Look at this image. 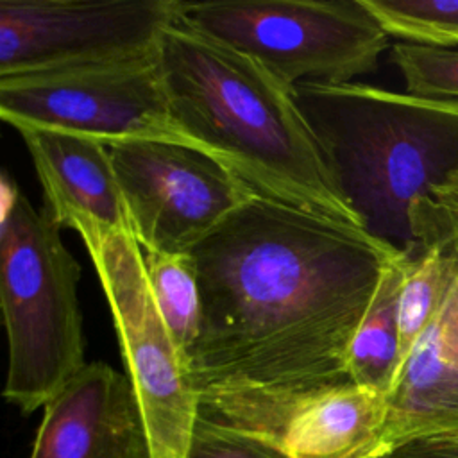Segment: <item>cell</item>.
Masks as SVG:
<instances>
[{"label":"cell","mask_w":458,"mask_h":458,"mask_svg":"<svg viewBox=\"0 0 458 458\" xmlns=\"http://www.w3.org/2000/svg\"><path fill=\"white\" fill-rule=\"evenodd\" d=\"M0 116L13 127L55 129L106 145L156 140L206 152L172 116L157 55L0 77Z\"/></svg>","instance_id":"cell-7"},{"label":"cell","mask_w":458,"mask_h":458,"mask_svg":"<svg viewBox=\"0 0 458 458\" xmlns=\"http://www.w3.org/2000/svg\"><path fill=\"white\" fill-rule=\"evenodd\" d=\"M385 422L386 395L345 383L299 404L279 445L292 458H381Z\"/></svg>","instance_id":"cell-13"},{"label":"cell","mask_w":458,"mask_h":458,"mask_svg":"<svg viewBox=\"0 0 458 458\" xmlns=\"http://www.w3.org/2000/svg\"><path fill=\"white\" fill-rule=\"evenodd\" d=\"M181 21L293 88L347 84L370 73L390 39L363 0L181 2Z\"/></svg>","instance_id":"cell-5"},{"label":"cell","mask_w":458,"mask_h":458,"mask_svg":"<svg viewBox=\"0 0 458 458\" xmlns=\"http://www.w3.org/2000/svg\"><path fill=\"white\" fill-rule=\"evenodd\" d=\"M442 240L451 249L447 290L386 395L381 458L417 438L458 433V218L424 227L417 247L422 252Z\"/></svg>","instance_id":"cell-10"},{"label":"cell","mask_w":458,"mask_h":458,"mask_svg":"<svg viewBox=\"0 0 458 458\" xmlns=\"http://www.w3.org/2000/svg\"><path fill=\"white\" fill-rule=\"evenodd\" d=\"M190 254L202 313L188 369L200 417L279 442L299 404L351 383L349 344L401 252L256 193Z\"/></svg>","instance_id":"cell-1"},{"label":"cell","mask_w":458,"mask_h":458,"mask_svg":"<svg viewBox=\"0 0 458 458\" xmlns=\"http://www.w3.org/2000/svg\"><path fill=\"white\" fill-rule=\"evenodd\" d=\"M179 0H2L0 77L157 55Z\"/></svg>","instance_id":"cell-8"},{"label":"cell","mask_w":458,"mask_h":458,"mask_svg":"<svg viewBox=\"0 0 458 458\" xmlns=\"http://www.w3.org/2000/svg\"><path fill=\"white\" fill-rule=\"evenodd\" d=\"M449 276L451 249L447 240L435 243L420 256H404V274L399 292V342L403 363L435 318L447 290Z\"/></svg>","instance_id":"cell-16"},{"label":"cell","mask_w":458,"mask_h":458,"mask_svg":"<svg viewBox=\"0 0 458 458\" xmlns=\"http://www.w3.org/2000/svg\"><path fill=\"white\" fill-rule=\"evenodd\" d=\"M392 61L399 68L406 93L458 104V48L395 43Z\"/></svg>","instance_id":"cell-18"},{"label":"cell","mask_w":458,"mask_h":458,"mask_svg":"<svg viewBox=\"0 0 458 458\" xmlns=\"http://www.w3.org/2000/svg\"><path fill=\"white\" fill-rule=\"evenodd\" d=\"M295 97L361 227L420 256L410 211L458 172V104L367 84H299Z\"/></svg>","instance_id":"cell-3"},{"label":"cell","mask_w":458,"mask_h":458,"mask_svg":"<svg viewBox=\"0 0 458 458\" xmlns=\"http://www.w3.org/2000/svg\"><path fill=\"white\" fill-rule=\"evenodd\" d=\"M36 168L45 208L59 227L132 233L109 148L104 141L55 129L14 127Z\"/></svg>","instance_id":"cell-12"},{"label":"cell","mask_w":458,"mask_h":458,"mask_svg":"<svg viewBox=\"0 0 458 458\" xmlns=\"http://www.w3.org/2000/svg\"><path fill=\"white\" fill-rule=\"evenodd\" d=\"M29 458H152L127 374L88 363L43 406Z\"/></svg>","instance_id":"cell-11"},{"label":"cell","mask_w":458,"mask_h":458,"mask_svg":"<svg viewBox=\"0 0 458 458\" xmlns=\"http://www.w3.org/2000/svg\"><path fill=\"white\" fill-rule=\"evenodd\" d=\"M404 256H395L379 279L370 306L361 318L347 351L345 370L351 383L388 395L401 367L399 292Z\"/></svg>","instance_id":"cell-14"},{"label":"cell","mask_w":458,"mask_h":458,"mask_svg":"<svg viewBox=\"0 0 458 458\" xmlns=\"http://www.w3.org/2000/svg\"><path fill=\"white\" fill-rule=\"evenodd\" d=\"M157 63L179 127L252 191L363 229L293 86L181 16L165 30Z\"/></svg>","instance_id":"cell-2"},{"label":"cell","mask_w":458,"mask_h":458,"mask_svg":"<svg viewBox=\"0 0 458 458\" xmlns=\"http://www.w3.org/2000/svg\"><path fill=\"white\" fill-rule=\"evenodd\" d=\"M386 458H458V433L411 440Z\"/></svg>","instance_id":"cell-21"},{"label":"cell","mask_w":458,"mask_h":458,"mask_svg":"<svg viewBox=\"0 0 458 458\" xmlns=\"http://www.w3.org/2000/svg\"><path fill=\"white\" fill-rule=\"evenodd\" d=\"M81 265L47 208L2 181L0 306L9 365L4 397L21 413L43 408L88 363L77 284Z\"/></svg>","instance_id":"cell-4"},{"label":"cell","mask_w":458,"mask_h":458,"mask_svg":"<svg viewBox=\"0 0 458 458\" xmlns=\"http://www.w3.org/2000/svg\"><path fill=\"white\" fill-rule=\"evenodd\" d=\"M458 218V172L445 181L428 200L417 202L410 211L411 234L417 245V234L433 222ZM419 250V247H417Z\"/></svg>","instance_id":"cell-20"},{"label":"cell","mask_w":458,"mask_h":458,"mask_svg":"<svg viewBox=\"0 0 458 458\" xmlns=\"http://www.w3.org/2000/svg\"><path fill=\"white\" fill-rule=\"evenodd\" d=\"M388 36L458 48V0H363Z\"/></svg>","instance_id":"cell-17"},{"label":"cell","mask_w":458,"mask_h":458,"mask_svg":"<svg viewBox=\"0 0 458 458\" xmlns=\"http://www.w3.org/2000/svg\"><path fill=\"white\" fill-rule=\"evenodd\" d=\"M106 293L152 458H188L200 399L165 324L132 233L81 234Z\"/></svg>","instance_id":"cell-6"},{"label":"cell","mask_w":458,"mask_h":458,"mask_svg":"<svg viewBox=\"0 0 458 458\" xmlns=\"http://www.w3.org/2000/svg\"><path fill=\"white\" fill-rule=\"evenodd\" d=\"M141 254L157 310L188 361L202 313L195 261L190 252L141 250Z\"/></svg>","instance_id":"cell-15"},{"label":"cell","mask_w":458,"mask_h":458,"mask_svg":"<svg viewBox=\"0 0 458 458\" xmlns=\"http://www.w3.org/2000/svg\"><path fill=\"white\" fill-rule=\"evenodd\" d=\"M188 458H292L279 442L199 417Z\"/></svg>","instance_id":"cell-19"},{"label":"cell","mask_w":458,"mask_h":458,"mask_svg":"<svg viewBox=\"0 0 458 458\" xmlns=\"http://www.w3.org/2000/svg\"><path fill=\"white\" fill-rule=\"evenodd\" d=\"M141 250L190 252L252 191L209 154L170 141L107 145Z\"/></svg>","instance_id":"cell-9"}]
</instances>
